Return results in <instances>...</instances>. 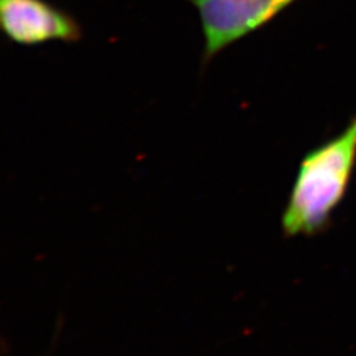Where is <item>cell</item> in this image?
Returning <instances> with one entry per match:
<instances>
[{"instance_id": "obj_1", "label": "cell", "mask_w": 356, "mask_h": 356, "mask_svg": "<svg viewBox=\"0 0 356 356\" xmlns=\"http://www.w3.org/2000/svg\"><path fill=\"white\" fill-rule=\"evenodd\" d=\"M356 163V119L334 140L301 163L282 216L288 236L314 235L325 229L343 200Z\"/></svg>"}, {"instance_id": "obj_2", "label": "cell", "mask_w": 356, "mask_h": 356, "mask_svg": "<svg viewBox=\"0 0 356 356\" xmlns=\"http://www.w3.org/2000/svg\"><path fill=\"white\" fill-rule=\"evenodd\" d=\"M198 10L209 60L232 42L266 24L293 0H191Z\"/></svg>"}, {"instance_id": "obj_3", "label": "cell", "mask_w": 356, "mask_h": 356, "mask_svg": "<svg viewBox=\"0 0 356 356\" xmlns=\"http://www.w3.org/2000/svg\"><path fill=\"white\" fill-rule=\"evenodd\" d=\"M0 24L17 44L53 40L73 42L82 36L76 20L45 0H0Z\"/></svg>"}]
</instances>
